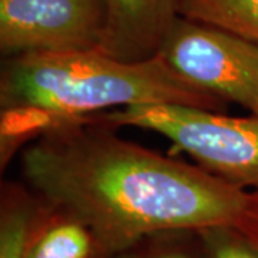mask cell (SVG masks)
I'll return each instance as SVG.
<instances>
[{"label":"cell","instance_id":"52a82bcc","mask_svg":"<svg viewBox=\"0 0 258 258\" xmlns=\"http://www.w3.org/2000/svg\"><path fill=\"white\" fill-rule=\"evenodd\" d=\"M178 15L258 43V0H176Z\"/></svg>","mask_w":258,"mask_h":258},{"label":"cell","instance_id":"6da1fadb","mask_svg":"<svg viewBox=\"0 0 258 258\" xmlns=\"http://www.w3.org/2000/svg\"><path fill=\"white\" fill-rule=\"evenodd\" d=\"M95 115L33 139L23 178L105 254L161 231L234 228L248 191L118 137Z\"/></svg>","mask_w":258,"mask_h":258},{"label":"cell","instance_id":"5b68a950","mask_svg":"<svg viewBox=\"0 0 258 258\" xmlns=\"http://www.w3.org/2000/svg\"><path fill=\"white\" fill-rule=\"evenodd\" d=\"M105 28V0H0V49L8 57L99 49Z\"/></svg>","mask_w":258,"mask_h":258},{"label":"cell","instance_id":"4fadbf2b","mask_svg":"<svg viewBox=\"0 0 258 258\" xmlns=\"http://www.w3.org/2000/svg\"><path fill=\"white\" fill-rule=\"evenodd\" d=\"M158 258H186L185 255H181V254H168V255H162V257Z\"/></svg>","mask_w":258,"mask_h":258},{"label":"cell","instance_id":"30bf717a","mask_svg":"<svg viewBox=\"0 0 258 258\" xmlns=\"http://www.w3.org/2000/svg\"><path fill=\"white\" fill-rule=\"evenodd\" d=\"M32 211L26 204H3L0 217V258H29L33 242Z\"/></svg>","mask_w":258,"mask_h":258},{"label":"cell","instance_id":"7c38bea8","mask_svg":"<svg viewBox=\"0 0 258 258\" xmlns=\"http://www.w3.org/2000/svg\"><path fill=\"white\" fill-rule=\"evenodd\" d=\"M237 231L258 251V186L248 191V203Z\"/></svg>","mask_w":258,"mask_h":258},{"label":"cell","instance_id":"8992f818","mask_svg":"<svg viewBox=\"0 0 258 258\" xmlns=\"http://www.w3.org/2000/svg\"><path fill=\"white\" fill-rule=\"evenodd\" d=\"M106 28L99 50L122 62L159 53L178 15L176 0H105Z\"/></svg>","mask_w":258,"mask_h":258},{"label":"cell","instance_id":"3957f363","mask_svg":"<svg viewBox=\"0 0 258 258\" xmlns=\"http://www.w3.org/2000/svg\"><path fill=\"white\" fill-rule=\"evenodd\" d=\"M98 119L112 128L154 131L184 151L200 168L237 188L258 186V116L232 118L175 103L131 105Z\"/></svg>","mask_w":258,"mask_h":258},{"label":"cell","instance_id":"8fae6325","mask_svg":"<svg viewBox=\"0 0 258 258\" xmlns=\"http://www.w3.org/2000/svg\"><path fill=\"white\" fill-rule=\"evenodd\" d=\"M211 258H258V251L234 228L207 230Z\"/></svg>","mask_w":258,"mask_h":258},{"label":"cell","instance_id":"9c48e42d","mask_svg":"<svg viewBox=\"0 0 258 258\" xmlns=\"http://www.w3.org/2000/svg\"><path fill=\"white\" fill-rule=\"evenodd\" d=\"M92 247L89 231L78 222L64 220L33 242L29 258H88Z\"/></svg>","mask_w":258,"mask_h":258},{"label":"cell","instance_id":"7a4b0ae2","mask_svg":"<svg viewBox=\"0 0 258 258\" xmlns=\"http://www.w3.org/2000/svg\"><path fill=\"white\" fill-rule=\"evenodd\" d=\"M0 102L2 108L36 106L76 119L144 103L214 112L227 105L176 74L159 55L122 62L99 49L10 56L2 69Z\"/></svg>","mask_w":258,"mask_h":258},{"label":"cell","instance_id":"277c9868","mask_svg":"<svg viewBox=\"0 0 258 258\" xmlns=\"http://www.w3.org/2000/svg\"><path fill=\"white\" fill-rule=\"evenodd\" d=\"M158 55L195 86L258 116V43L178 16Z\"/></svg>","mask_w":258,"mask_h":258},{"label":"cell","instance_id":"ba28073f","mask_svg":"<svg viewBox=\"0 0 258 258\" xmlns=\"http://www.w3.org/2000/svg\"><path fill=\"white\" fill-rule=\"evenodd\" d=\"M83 119L63 116L36 106L2 108V118H0L2 166L8 164V161L15 154V151L20 144H25L30 139L39 138L52 129Z\"/></svg>","mask_w":258,"mask_h":258}]
</instances>
